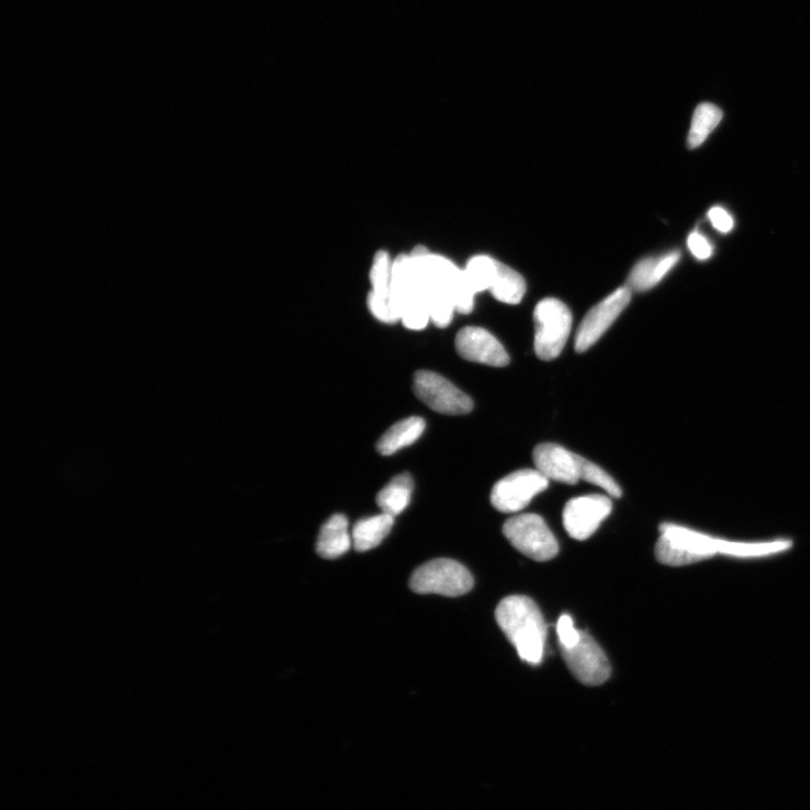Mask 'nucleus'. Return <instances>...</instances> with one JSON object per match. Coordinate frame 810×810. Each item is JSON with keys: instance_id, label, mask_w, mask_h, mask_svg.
<instances>
[{"instance_id": "nucleus-7", "label": "nucleus", "mask_w": 810, "mask_h": 810, "mask_svg": "<svg viewBox=\"0 0 810 810\" xmlns=\"http://www.w3.org/2000/svg\"><path fill=\"white\" fill-rule=\"evenodd\" d=\"M414 390L420 401L441 415L463 416L470 414L474 408V403L468 394L434 372H418Z\"/></svg>"}, {"instance_id": "nucleus-22", "label": "nucleus", "mask_w": 810, "mask_h": 810, "mask_svg": "<svg viewBox=\"0 0 810 810\" xmlns=\"http://www.w3.org/2000/svg\"><path fill=\"white\" fill-rule=\"evenodd\" d=\"M393 258L385 250H379L372 261L370 280L372 293L389 299L393 275Z\"/></svg>"}, {"instance_id": "nucleus-25", "label": "nucleus", "mask_w": 810, "mask_h": 810, "mask_svg": "<svg viewBox=\"0 0 810 810\" xmlns=\"http://www.w3.org/2000/svg\"><path fill=\"white\" fill-rule=\"evenodd\" d=\"M556 632L560 648L569 649L576 645L581 639L582 630H577L569 615H563L558 621Z\"/></svg>"}, {"instance_id": "nucleus-1", "label": "nucleus", "mask_w": 810, "mask_h": 810, "mask_svg": "<svg viewBox=\"0 0 810 810\" xmlns=\"http://www.w3.org/2000/svg\"><path fill=\"white\" fill-rule=\"evenodd\" d=\"M495 617L522 661L532 665L542 663L548 627L542 612L530 598L511 596L504 599Z\"/></svg>"}, {"instance_id": "nucleus-9", "label": "nucleus", "mask_w": 810, "mask_h": 810, "mask_svg": "<svg viewBox=\"0 0 810 810\" xmlns=\"http://www.w3.org/2000/svg\"><path fill=\"white\" fill-rule=\"evenodd\" d=\"M561 653L570 671L581 684L600 686L609 679L610 663L603 649L587 632L582 630L578 643L573 648H561Z\"/></svg>"}, {"instance_id": "nucleus-2", "label": "nucleus", "mask_w": 810, "mask_h": 810, "mask_svg": "<svg viewBox=\"0 0 810 810\" xmlns=\"http://www.w3.org/2000/svg\"><path fill=\"white\" fill-rule=\"evenodd\" d=\"M660 531L655 556L664 565L686 566L719 554L720 538L668 522Z\"/></svg>"}, {"instance_id": "nucleus-4", "label": "nucleus", "mask_w": 810, "mask_h": 810, "mask_svg": "<svg viewBox=\"0 0 810 810\" xmlns=\"http://www.w3.org/2000/svg\"><path fill=\"white\" fill-rule=\"evenodd\" d=\"M410 589L419 595L457 598L473 589L474 578L461 563L437 559L419 566L412 575Z\"/></svg>"}, {"instance_id": "nucleus-6", "label": "nucleus", "mask_w": 810, "mask_h": 810, "mask_svg": "<svg viewBox=\"0 0 810 810\" xmlns=\"http://www.w3.org/2000/svg\"><path fill=\"white\" fill-rule=\"evenodd\" d=\"M549 481L537 470H519L493 486L491 504L504 514L519 513L531 503L536 495L549 487Z\"/></svg>"}, {"instance_id": "nucleus-10", "label": "nucleus", "mask_w": 810, "mask_h": 810, "mask_svg": "<svg viewBox=\"0 0 810 810\" xmlns=\"http://www.w3.org/2000/svg\"><path fill=\"white\" fill-rule=\"evenodd\" d=\"M611 500L601 494L583 495L570 500L563 511L567 533L576 540L592 537L610 515Z\"/></svg>"}, {"instance_id": "nucleus-18", "label": "nucleus", "mask_w": 810, "mask_h": 810, "mask_svg": "<svg viewBox=\"0 0 810 810\" xmlns=\"http://www.w3.org/2000/svg\"><path fill=\"white\" fill-rule=\"evenodd\" d=\"M527 291L524 278L514 268L499 262L497 277L490 290L495 300L506 304H519Z\"/></svg>"}, {"instance_id": "nucleus-17", "label": "nucleus", "mask_w": 810, "mask_h": 810, "mask_svg": "<svg viewBox=\"0 0 810 810\" xmlns=\"http://www.w3.org/2000/svg\"><path fill=\"white\" fill-rule=\"evenodd\" d=\"M414 492V480L410 474L396 475L378 494V505L383 514L395 517L408 508Z\"/></svg>"}, {"instance_id": "nucleus-16", "label": "nucleus", "mask_w": 810, "mask_h": 810, "mask_svg": "<svg viewBox=\"0 0 810 810\" xmlns=\"http://www.w3.org/2000/svg\"><path fill=\"white\" fill-rule=\"evenodd\" d=\"M426 421L412 417L393 425L379 440L378 450L383 457H391L400 449L415 443L424 434Z\"/></svg>"}, {"instance_id": "nucleus-14", "label": "nucleus", "mask_w": 810, "mask_h": 810, "mask_svg": "<svg viewBox=\"0 0 810 810\" xmlns=\"http://www.w3.org/2000/svg\"><path fill=\"white\" fill-rule=\"evenodd\" d=\"M352 547L349 524L344 515H334L323 526L317 543L318 554L327 560L341 558Z\"/></svg>"}, {"instance_id": "nucleus-27", "label": "nucleus", "mask_w": 810, "mask_h": 810, "mask_svg": "<svg viewBox=\"0 0 810 810\" xmlns=\"http://www.w3.org/2000/svg\"><path fill=\"white\" fill-rule=\"evenodd\" d=\"M688 247L691 254L699 260H706L712 254V248L708 240L698 233H694L689 236Z\"/></svg>"}, {"instance_id": "nucleus-21", "label": "nucleus", "mask_w": 810, "mask_h": 810, "mask_svg": "<svg viewBox=\"0 0 810 810\" xmlns=\"http://www.w3.org/2000/svg\"><path fill=\"white\" fill-rule=\"evenodd\" d=\"M499 261L479 255L471 258L464 268V274L475 294L490 291L497 277Z\"/></svg>"}, {"instance_id": "nucleus-26", "label": "nucleus", "mask_w": 810, "mask_h": 810, "mask_svg": "<svg viewBox=\"0 0 810 810\" xmlns=\"http://www.w3.org/2000/svg\"><path fill=\"white\" fill-rule=\"evenodd\" d=\"M708 217L713 225V228L719 233L729 234L734 227V221L732 216L722 207H713L709 211Z\"/></svg>"}, {"instance_id": "nucleus-11", "label": "nucleus", "mask_w": 810, "mask_h": 810, "mask_svg": "<svg viewBox=\"0 0 810 810\" xmlns=\"http://www.w3.org/2000/svg\"><path fill=\"white\" fill-rule=\"evenodd\" d=\"M459 355L469 362L492 368H505L510 357L503 344L487 330L480 327L462 329L455 340Z\"/></svg>"}, {"instance_id": "nucleus-5", "label": "nucleus", "mask_w": 810, "mask_h": 810, "mask_svg": "<svg viewBox=\"0 0 810 810\" xmlns=\"http://www.w3.org/2000/svg\"><path fill=\"white\" fill-rule=\"evenodd\" d=\"M504 535L516 550L533 561L547 562L559 553L554 533L538 515L526 514L510 518L504 526Z\"/></svg>"}, {"instance_id": "nucleus-15", "label": "nucleus", "mask_w": 810, "mask_h": 810, "mask_svg": "<svg viewBox=\"0 0 810 810\" xmlns=\"http://www.w3.org/2000/svg\"><path fill=\"white\" fill-rule=\"evenodd\" d=\"M394 526V517L380 514L359 520L352 528V547L359 553L380 547Z\"/></svg>"}, {"instance_id": "nucleus-19", "label": "nucleus", "mask_w": 810, "mask_h": 810, "mask_svg": "<svg viewBox=\"0 0 810 810\" xmlns=\"http://www.w3.org/2000/svg\"><path fill=\"white\" fill-rule=\"evenodd\" d=\"M791 548L792 543L787 539L762 543L733 542V540L720 539L719 554L741 559L762 558L779 554Z\"/></svg>"}, {"instance_id": "nucleus-20", "label": "nucleus", "mask_w": 810, "mask_h": 810, "mask_svg": "<svg viewBox=\"0 0 810 810\" xmlns=\"http://www.w3.org/2000/svg\"><path fill=\"white\" fill-rule=\"evenodd\" d=\"M723 119V112L710 103L700 104L693 116V123L688 135V147L696 149L709 137V134Z\"/></svg>"}, {"instance_id": "nucleus-24", "label": "nucleus", "mask_w": 810, "mask_h": 810, "mask_svg": "<svg viewBox=\"0 0 810 810\" xmlns=\"http://www.w3.org/2000/svg\"><path fill=\"white\" fill-rule=\"evenodd\" d=\"M369 308L371 313L374 315V317L384 324H395L398 320L397 315L393 311L389 299L379 296L374 293H370L369 299Z\"/></svg>"}, {"instance_id": "nucleus-13", "label": "nucleus", "mask_w": 810, "mask_h": 810, "mask_svg": "<svg viewBox=\"0 0 810 810\" xmlns=\"http://www.w3.org/2000/svg\"><path fill=\"white\" fill-rule=\"evenodd\" d=\"M679 251H672L659 257L639 261L630 272L627 285L635 292H646L655 288L680 260Z\"/></svg>"}, {"instance_id": "nucleus-23", "label": "nucleus", "mask_w": 810, "mask_h": 810, "mask_svg": "<svg viewBox=\"0 0 810 810\" xmlns=\"http://www.w3.org/2000/svg\"><path fill=\"white\" fill-rule=\"evenodd\" d=\"M581 480L595 484L605 490L612 498H620L622 491L618 483L597 464L583 459Z\"/></svg>"}, {"instance_id": "nucleus-12", "label": "nucleus", "mask_w": 810, "mask_h": 810, "mask_svg": "<svg viewBox=\"0 0 810 810\" xmlns=\"http://www.w3.org/2000/svg\"><path fill=\"white\" fill-rule=\"evenodd\" d=\"M533 464L547 479L574 485L581 480L583 458L556 443H542L535 448Z\"/></svg>"}, {"instance_id": "nucleus-3", "label": "nucleus", "mask_w": 810, "mask_h": 810, "mask_svg": "<svg viewBox=\"0 0 810 810\" xmlns=\"http://www.w3.org/2000/svg\"><path fill=\"white\" fill-rule=\"evenodd\" d=\"M573 317L570 308L560 300L548 297L533 311L535 352L542 360L558 358L570 337Z\"/></svg>"}, {"instance_id": "nucleus-8", "label": "nucleus", "mask_w": 810, "mask_h": 810, "mask_svg": "<svg viewBox=\"0 0 810 810\" xmlns=\"http://www.w3.org/2000/svg\"><path fill=\"white\" fill-rule=\"evenodd\" d=\"M630 300H632V290L623 286L594 306L578 326L575 337L576 351H587L597 344L617 320Z\"/></svg>"}]
</instances>
